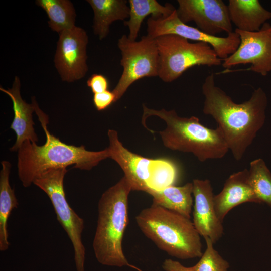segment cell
Returning a JSON list of instances; mask_svg holds the SVG:
<instances>
[{
	"label": "cell",
	"instance_id": "6da1fadb",
	"mask_svg": "<svg viewBox=\"0 0 271 271\" xmlns=\"http://www.w3.org/2000/svg\"><path fill=\"white\" fill-rule=\"evenodd\" d=\"M203 112L213 118L221 129L234 159L241 160L266 119L267 97L259 87L249 100L237 103L215 83L213 73L202 86Z\"/></svg>",
	"mask_w": 271,
	"mask_h": 271
},
{
	"label": "cell",
	"instance_id": "7a4b0ae2",
	"mask_svg": "<svg viewBox=\"0 0 271 271\" xmlns=\"http://www.w3.org/2000/svg\"><path fill=\"white\" fill-rule=\"evenodd\" d=\"M32 103L46 140L41 146L25 141L17 151L18 177L24 187L30 186L38 177L50 169L74 165L75 168L89 171L109 158L107 148L99 151H88L83 145H68L52 134L47 129L48 116L39 108L34 97Z\"/></svg>",
	"mask_w": 271,
	"mask_h": 271
},
{
	"label": "cell",
	"instance_id": "3957f363",
	"mask_svg": "<svg viewBox=\"0 0 271 271\" xmlns=\"http://www.w3.org/2000/svg\"><path fill=\"white\" fill-rule=\"evenodd\" d=\"M131 191L123 176L102 194L98 203L93 249L96 258L102 265L128 266L141 271L128 262L122 249L123 235L129 221L128 196Z\"/></svg>",
	"mask_w": 271,
	"mask_h": 271
},
{
	"label": "cell",
	"instance_id": "277c9868",
	"mask_svg": "<svg viewBox=\"0 0 271 271\" xmlns=\"http://www.w3.org/2000/svg\"><path fill=\"white\" fill-rule=\"evenodd\" d=\"M151 116L163 120L165 128L159 132L164 146L173 150L193 154L200 162L219 159L229 151L221 129L207 127L198 117L179 116L175 110L149 108L143 104L142 122Z\"/></svg>",
	"mask_w": 271,
	"mask_h": 271
},
{
	"label": "cell",
	"instance_id": "5b68a950",
	"mask_svg": "<svg viewBox=\"0 0 271 271\" xmlns=\"http://www.w3.org/2000/svg\"><path fill=\"white\" fill-rule=\"evenodd\" d=\"M142 233L160 249L180 259L201 257L200 234L190 219L155 204L136 217Z\"/></svg>",
	"mask_w": 271,
	"mask_h": 271
},
{
	"label": "cell",
	"instance_id": "8992f818",
	"mask_svg": "<svg viewBox=\"0 0 271 271\" xmlns=\"http://www.w3.org/2000/svg\"><path fill=\"white\" fill-rule=\"evenodd\" d=\"M110 157L124 172L132 191L147 193L160 190L171 178L176 164L167 159H150L134 153L126 148L119 140L117 132H107Z\"/></svg>",
	"mask_w": 271,
	"mask_h": 271
},
{
	"label": "cell",
	"instance_id": "52a82bcc",
	"mask_svg": "<svg viewBox=\"0 0 271 271\" xmlns=\"http://www.w3.org/2000/svg\"><path fill=\"white\" fill-rule=\"evenodd\" d=\"M155 40L159 56L158 77L165 82L175 81L196 66L222 65V60L206 43L190 42L173 34L159 36Z\"/></svg>",
	"mask_w": 271,
	"mask_h": 271
},
{
	"label": "cell",
	"instance_id": "ba28073f",
	"mask_svg": "<svg viewBox=\"0 0 271 271\" xmlns=\"http://www.w3.org/2000/svg\"><path fill=\"white\" fill-rule=\"evenodd\" d=\"M67 168L50 169L42 173L33 184L49 198L57 218L72 242L76 271H85V249L82 240L83 219L69 205L65 197L64 178Z\"/></svg>",
	"mask_w": 271,
	"mask_h": 271
},
{
	"label": "cell",
	"instance_id": "9c48e42d",
	"mask_svg": "<svg viewBox=\"0 0 271 271\" xmlns=\"http://www.w3.org/2000/svg\"><path fill=\"white\" fill-rule=\"evenodd\" d=\"M121 52L122 74L114 88L115 102L124 94L129 86L144 77L158 76L159 56L155 39L143 36L140 41H131L126 35L118 40Z\"/></svg>",
	"mask_w": 271,
	"mask_h": 271
},
{
	"label": "cell",
	"instance_id": "30bf717a",
	"mask_svg": "<svg viewBox=\"0 0 271 271\" xmlns=\"http://www.w3.org/2000/svg\"><path fill=\"white\" fill-rule=\"evenodd\" d=\"M147 35L155 39L165 35H178L187 40L208 44L222 60L232 55L238 48L240 39L235 31L222 37L206 34L198 29L183 23L179 18L176 9L169 16L147 19Z\"/></svg>",
	"mask_w": 271,
	"mask_h": 271
},
{
	"label": "cell",
	"instance_id": "8fae6325",
	"mask_svg": "<svg viewBox=\"0 0 271 271\" xmlns=\"http://www.w3.org/2000/svg\"><path fill=\"white\" fill-rule=\"evenodd\" d=\"M240 43L237 50L222 60L226 69L239 64H250L245 70L265 76L271 72V25L266 22L256 32H246L236 29Z\"/></svg>",
	"mask_w": 271,
	"mask_h": 271
},
{
	"label": "cell",
	"instance_id": "7c38bea8",
	"mask_svg": "<svg viewBox=\"0 0 271 271\" xmlns=\"http://www.w3.org/2000/svg\"><path fill=\"white\" fill-rule=\"evenodd\" d=\"M59 36L54 61L62 80L72 82L83 78L88 70L86 32L75 26Z\"/></svg>",
	"mask_w": 271,
	"mask_h": 271
},
{
	"label": "cell",
	"instance_id": "4fadbf2b",
	"mask_svg": "<svg viewBox=\"0 0 271 271\" xmlns=\"http://www.w3.org/2000/svg\"><path fill=\"white\" fill-rule=\"evenodd\" d=\"M176 9L184 23L193 22L197 28L212 35L233 31L228 6L222 0H178Z\"/></svg>",
	"mask_w": 271,
	"mask_h": 271
},
{
	"label": "cell",
	"instance_id": "5bb4252c",
	"mask_svg": "<svg viewBox=\"0 0 271 271\" xmlns=\"http://www.w3.org/2000/svg\"><path fill=\"white\" fill-rule=\"evenodd\" d=\"M194 197L193 224L200 235L215 243L222 236L223 227L215 210L213 189L208 180H193Z\"/></svg>",
	"mask_w": 271,
	"mask_h": 271
},
{
	"label": "cell",
	"instance_id": "9a60e30c",
	"mask_svg": "<svg viewBox=\"0 0 271 271\" xmlns=\"http://www.w3.org/2000/svg\"><path fill=\"white\" fill-rule=\"evenodd\" d=\"M217 217L222 222L234 207L245 202L260 203L249 182L248 170L245 169L231 175L221 191L213 198Z\"/></svg>",
	"mask_w": 271,
	"mask_h": 271
},
{
	"label": "cell",
	"instance_id": "2e32d148",
	"mask_svg": "<svg viewBox=\"0 0 271 271\" xmlns=\"http://www.w3.org/2000/svg\"><path fill=\"white\" fill-rule=\"evenodd\" d=\"M21 82L19 77L15 76L12 87L5 89L0 87V90L8 95L12 100L14 111V118L10 126L16 134V141L10 148L11 152H17L22 144L27 140L32 143L38 141L35 132L33 120V112H35L33 103L25 102L20 93Z\"/></svg>",
	"mask_w": 271,
	"mask_h": 271
},
{
	"label": "cell",
	"instance_id": "e0dca14e",
	"mask_svg": "<svg viewBox=\"0 0 271 271\" xmlns=\"http://www.w3.org/2000/svg\"><path fill=\"white\" fill-rule=\"evenodd\" d=\"M227 6L231 23L241 31H258L271 19V12L258 0H229Z\"/></svg>",
	"mask_w": 271,
	"mask_h": 271
},
{
	"label": "cell",
	"instance_id": "ac0fdd59",
	"mask_svg": "<svg viewBox=\"0 0 271 271\" xmlns=\"http://www.w3.org/2000/svg\"><path fill=\"white\" fill-rule=\"evenodd\" d=\"M92 8L94 34L101 40L109 32V27L116 21H124L129 17V7L126 0H87Z\"/></svg>",
	"mask_w": 271,
	"mask_h": 271
},
{
	"label": "cell",
	"instance_id": "d6986e66",
	"mask_svg": "<svg viewBox=\"0 0 271 271\" xmlns=\"http://www.w3.org/2000/svg\"><path fill=\"white\" fill-rule=\"evenodd\" d=\"M193 183L182 186H170L159 190H149L153 203L190 219L193 205Z\"/></svg>",
	"mask_w": 271,
	"mask_h": 271
},
{
	"label": "cell",
	"instance_id": "ffe728a7",
	"mask_svg": "<svg viewBox=\"0 0 271 271\" xmlns=\"http://www.w3.org/2000/svg\"><path fill=\"white\" fill-rule=\"evenodd\" d=\"M128 2L129 17L128 20L124 21V24L128 28L127 36L131 41H136L142 23L146 17L150 15L155 18L165 17L176 10L171 4L162 5L157 0H129Z\"/></svg>",
	"mask_w": 271,
	"mask_h": 271
},
{
	"label": "cell",
	"instance_id": "44dd1931",
	"mask_svg": "<svg viewBox=\"0 0 271 271\" xmlns=\"http://www.w3.org/2000/svg\"><path fill=\"white\" fill-rule=\"evenodd\" d=\"M0 172V250L9 248L7 222L13 209L17 208L19 203L15 190L10 184L9 177L11 164L8 161L1 162Z\"/></svg>",
	"mask_w": 271,
	"mask_h": 271
},
{
	"label": "cell",
	"instance_id": "7402d4cb",
	"mask_svg": "<svg viewBox=\"0 0 271 271\" xmlns=\"http://www.w3.org/2000/svg\"><path fill=\"white\" fill-rule=\"evenodd\" d=\"M36 4L46 13L49 27L58 34L75 27L76 12L69 0H37Z\"/></svg>",
	"mask_w": 271,
	"mask_h": 271
},
{
	"label": "cell",
	"instance_id": "603a6c76",
	"mask_svg": "<svg viewBox=\"0 0 271 271\" xmlns=\"http://www.w3.org/2000/svg\"><path fill=\"white\" fill-rule=\"evenodd\" d=\"M248 177L260 203H265L271 208V172L262 159H256L250 162Z\"/></svg>",
	"mask_w": 271,
	"mask_h": 271
},
{
	"label": "cell",
	"instance_id": "cb8c5ba5",
	"mask_svg": "<svg viewBox=\"0 0 271 271\" xmlns=\"http://www.w3.org/2000/svg\"><path fill=\"white\" fill-rule=\"evenodd\" d=\"M204 239L206 249L200 260L191 267L192 271H227L229 267L228 262L215 250L213 243L209 238L205 237Z\"/></svg>",
	"mask_w": 271,
	"mask_h": 271
},
{
	"label": "cell",
	"instance_id": "d4e9b609",
	"mask_svg": "<svg viewBox=\"0 0 271 271\" xmlns=\"http://www.w3.org/2000/svg\"><path fill=\"white\" fill-rule=\"evenodd\" d=\"M93 104L98 111H102L115 102V95L113 91L106 90L101 93L94 94Z\"/></svg>",
	"mask_w": 271,
	"mask_h": 271
},
{
	"label": "cell",
	"instance_id": "484cf974",
	"mask_svg": "<svg viewBox=\"0 0 271 271\" xmlns=\"http://www.w3.org/2000/svg\"><path fill=\"white\" fill-rule=\"evenodd\" d=\"M87 86L93 94L108 90L109 82L107 78L101 74H93L87 81Z\"/></svg>",
	"mask_w": 271,
	"mask_h": 271
},
{
	"label": "cell",
	"instance_id": "4316f807",
	"mask_svg": "<svg viewBox=\"0 0 271 271\" xmlns=\"http://www.w3.org/2000/svg\"><path fill=\"white\" fill-rule=\"evenodd\" d=\"M163 268L166 271H192L191 267H187L179 262L171 259H166L163 264Z\"/></svg>",
	"mask_w": 271,
	"mask_h": 271
}]
</instances>
